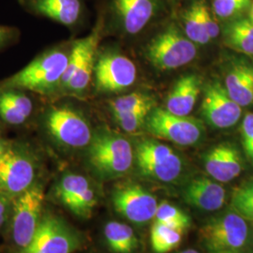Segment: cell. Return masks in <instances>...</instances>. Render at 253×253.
<instances>
[{"label": "cell", "mask_w": 253, "mask_h": 253, "mask_svg": "<svg viewBox=\"0 0 253 253\" xmlns=\"http://www.w3.org/2000/svg\"><path fill=\"white\" fill-rule=\"evenodd\" d=\"M227 46L238 53L253 56V23L250 19H235L224 28Z\"/></svg>", "instance_id": "obj_23"}, {"label": "cell", "mask_w": 253, "mask_h": 253, "mask_svg": "<svg viewBox=\"0 0 253 253\" xmlns=\"http://www.w3.org/2000/svg\"><path fill=\"white\" fill-rule=\"evenodd\" d=\"M205 167L208 174L217 182L234 180L243 171V162L235 145H217L205 155Z\"/></svg>", "instance_id": "obj_16"}, {"label": "cell", "mask_w": 253, "mask_h": 253, "mask_svg": "<svg viewBox=\"0 0 253 253\" xmlns=\"http://www.w3.org/2000/svg\"><path fill=\"white\" fill-rule=\"evenodd\" d=\"M252 3V0H214L213 12L217 18H233L251 8Z\"/></svg>", "instance_id": "obj_30"}, {"label": "cell", "mask_w": 253, "mask_h": 253, "mask_svg": "<svg viewBox=\"0 0 253 253\" xmlns=\"http://www.w3.org/2000/svg\"><path fill=\"white\" fill-rule=\"evenodd\" d=\"M146 55L157 69L169 71L191 62L197 55V47L176 27H171L154 38Z\"/></svg>", "instance_id": "obj_3"}, {"label": "cell", "mask_w": 253, "mask_h": 253, "mask_svg": "<svg viewBox=\"0 0 253 253\" xmlns=\"http://www.w3.org/2000/svg\"><path fill=\"white\" fill-rule=\"evenodd\" d=\"M9 145L8 143L2 139H0V158L4 155V153L7 151V149L9 148Z\"/></svg>", "instance_id": "obj_36"}, {"label": "cell", "mask_w": 253, "mask_h": 253, "mask_svg": "<svg viewBox=\"0 0 253 253\" xmlns=\"http://www.w3.org/2000/svg\"><path fill=\"white\" fill-rule=\"evenodd\" d=\"M183 198L193 208L211 212L223 207L226 191L217 181L197 177L190 181L184 189Z\"/></svg>", "instance_id": "obj_18"}, {"label": "cell", "mask_w": 253, "mask_h": 253, "mask_svg": "<svg viewBox=\"0 0 253 253\" xmlns=\"http://www.w3.org/2000/svg\"><path fill=\"white\" fill-rule=\"evenodd\" d=\"M111 8L128 34H137L152 20L156 0H112Z\"/></svg>", "instance_id": "obj_17"}, {"label": "cell", "mask_w": 253, "mask_h": 253, "mask_svg": "<svg viewBox=\"0 0 253 253\" xmlns=\"http://www.w3.org/2000/svg\"><path fill=\"white\" fill-rule=\"evenodd\" d=\"M204 3V1H194L182 15L185 35L199 45L207 44L211 41L203 17Z\"/></svg>", "instance_id": "obj_25"}, {"label": "cell", "mask_w": 253, "mask_h": 253, "mask_svg": "<svg viewBox=\"0 0 253 253\" xmlns=\"http://www.w3.org/2000/svg\"><path fill=\"white\" fill-rule=\"evenodd\" d=\"M104 236L109 249L114 253H131L138 247L132 228L119 221H110L104 227Z\"/></svg>", "instance_id": "obj_24"}, {"label": "cell", "mask_w": 253, "mask_h": 253, "mask_svg": "<svg viewBox=\"0 0 253 253\" xmlns=\"http://www.w3.org/2000/svg\"><path fill=\"white\" fill-rule=\"evenodd\" d=\"M45 126L54 140L64 146L82 148L89 145L92 140L88 122L68 106L50 108L46 114Z\"/></svg>", "instance_id": "obj_9"}, {"label": "cell", "mask_w": 253, "mask_h": 253, "mask_svg": "<svg viewBox=\"0 0 253 253\" xmlns=\"http://www.w3.org/2000/svg\"><path fill=\"white\" fill-rule=\"evenodd\" d=\"M247 220L233 210L212 218L200 230V237L209 253L239 251L249 237Z\"/></svg>", "instance_id": "obj_5"}, {"label": "cell", "mask_w": 253, "mask_h": 253, "mask_svg": "<svg viewBox=\"0 0 253 253\" xmlns=\"http://www.w3.org/2000/svg\"><path fill=\"white\" fill-rule=\"evenodd\" d=\"M203 17H204L205 26L210 39L211 40L216 39L219 34V27L216 19L213 16V14L211 13V11L209 10L205 3L203 5Z\"/></svg>", "instance_id": "obj_33"}, {"label": "cell", "mask_w": 253, "mask_h": 253, "mask_svg": "<svg viewBox=\"0 0 253 253\" xmlns=\"http://www.w3.org/2000/svg\"><path fill=\"white\" fill-rule=\"evenodd\" d=\"M201 92V82L194 74L179 78L169 93L166 110L173 115L188 117L194 108Z\"/></svg>", "instance_id": "obj_20"}, {"label": "cell", "mask_w": 253, "mask_h": 253, "mask_svg": "<svg viewBox=\"0 0 253 253\" xmlns=\"http://www.w3.org/2000/svg\"><path fill=\"white\" fill-rule=\"evenodd\" d=\"M183 232L163 223L154 222L150 231V242L154 252L167 253L176 249L182 241Z\"/></svg>", "instance_id": "obj_26"}, {"label": "cell", "mask_w": 253, "mask_h": 253, "mask_svg": "<svg viewBox=\"0 0 253 253\" xmlns=\"http://www.w3.org/2000/svg\"><path fill=\"white\" fill-rule=\"evenodd\" d=\"M9 207L6 195L0 191V227L2 226L7 218Z\"/></svg>", "instance_id": "obj_34"}, {"label": "cell", "mask_w": 253, "mask_h": 253, "mask_svg": "<svg viewBox=\"0 0 253 253\" xmlns=\"http://www.w3.org/2000/svg\"><path fill=\"white\" fill-rule=\"evenodd\" d=\"M224 86L232 100L241 107L253 104V68L245 63L232 67L225 78Z\"/></svg>", "instance_id": "obj_21"}, {"label": "cell", "mask_w": 253, "mask_h": 253, "mask_svg": "<svg viewBox=\"0 0 253 253\" xmlns=\"http://www.w3.org/2000/svg\"><path fill=\"white\" fill-rule=\"evenodd\" d=\"M110 107L114 115L142 110L151 111L153 107V100L144 94L132 93L112 100L110 102Z\"/></svg>", "instance_id": "obj_29"}, {"label": "cell", "mask_w": 253, "mask_h": 253, "mask_svg": "<svg viewBox=\"0 0 253 253\" xmlns=\"http://www.w3.org/2000/svg\"><path fill=\"white\" fill-rule=\"evenodd\" d=\"M81 237L62 218L45 214L31 242L20 253H73L81 247Z\"/></svg>", "instance_id": "obj_7"}, {"label": "cell", "mask_w": 253, "mask_h": 253, "mask_svg": "<svg viewBox=\"0 0 253 253\" xmlns=\"http://www.w3.org/2000/svg\"><path fill=\"white\" fill-rule=\"evenodd\" d=\"M136 162L142 174L162 182H172L180 175L183 162L168 145L145 140L136 149Z\"/></svg>", "instance_id": "obj_8"}, {"label": "cell", "mask_w": 253, "mask_h": 253, "mask_svg": "<svg viewBox=\"0 0 253 253\" xmlns=\"http://www.w3.org/2000/svg\"><path fill=\"white\" fill-rule=\"evenodd\" d=\"M32 110V101L23 91L12 88L0 91V118L8 124H23L30 117Z\"/></svg>", "instance_id": "obj_22"}, {"label": "cell", "mask_w": 253, "mask_h": 253, "mask_svg": "<svg viewBox=\"0 0 253 253\" xmlns=\"http://www.w3.org/2000/svg\"><path fill=\"white\" fill-rule=\"evenodd\" d=\"M12 34H13V30L11 28L0 26V44L5 41L9 40Z\"/></svg>", "instance_id": "obj_35"}, {"label": "cell", "mask_w": 253, "mask_h": 253, "mask_svg": "<svg viewBox=\"0 0 253 253\" xmlns=\"http://www.w3.org/2000/svg\"><path fill=\"white\" fill-rule=\"evenodd\" d=\"M101 28L102 22L100 20L90 35L74 43L69 54L68 67L61 83V87L65 90L81 93L88 86L95 69V57Z\"/></svg>", "instance_id": "obj_4"}, {"label": "cell", "mask_w": 253, "mask_h": 253, "mask_svg": "<svg viewBox=\"0 0 253 253\" xmlns=\"http://www.w3.org/2000/svg\"><path fill=\"white\" fill-rule=\"evenodd\" d=\"M96 87L101 92H118L129 87L135 82L137 69L125 55H101L94 69Z\"/></svg>", "instance_id": "obj_12"}, {"label": "cell", "mask_w": 253, "mask_h": 253, "mask_svg": "<svg viewBox=\"0 0 253 253\" xmlns=\"http://www.w3.org/2000/svg\"><path fill=\"white\" fill-rule=\"evenodd\" d=\"M69 54L58 49L46 52L4 82L2 88L32 91L41 95L53 94L61 87Z\"/></svg>", "instance_id": "obj_1"}, {"label": "cell", "mask_w": 253, "mask_h": 253, "mask_svg": "<svg viewBox=\"0 0 253 253\" xmlns=\"http://www.w3.org/2000/svg\"><path fill=\"white\" fill-rule=\"evenodd\" d=\"M154 222L163 223L183 233L191 224L190 217L184 211L167 202H163L158 206Z\"/></svg>", "instance_id": "obj_27"}, {"label": "cell", "mask_w": 253, "mask_h": 253, "mask_svg": "<svg viewBox=\"0 0 253 253\" xmlns=\"http://www.w3.org/2000/svg\"><path fill=\"white\" fill-rule=\"evenodd\" d=\"M201 109L208 124L217 128L235 126L242 116V107L231 99L220 82L208 84Z\"/></svg>", "instance_id": "obj_14"}, {"label": "cell", "mask_w": 253, "mask_h": 253, "mask_svg": "<svg viewBox=\"0 0 253 253\" xmlns=\"http://www.w3.org/2000/svg\"><path fill=\"white\" fill-rule=\"evenodd\" d=\"M179 253H199L197 251H195V250H186V251H183V252H181Z\"/></svg>", "instance_id": "obj_39"}, {"label": "cell", "mask_w": 253, "mask_h": 253, "mask_svg": "<svg viewBox=\"0 0 253 253\" xmlns=\"http://www.w3.org/2000/svg\"><path fill=\"white\" fill-rule=\"evenodd\" d=\"M241 134L245 153L253 165V113H248L245 116Z\"/></svg>", "instance_id": "obj_32"}, {"label": "cell", "mask_w": 253, "mask_h": 253, "mask_svg": "<svg viewBox=\"0 0 253 253\" xmlns=\"http://www.w3.org/2000/svg\"><path fill=\"white\" fill-rule=\"evenodd\" d=\"M242 253L239 251H224V252H217V253Z\"/></svg>", "instance_id": "obj_38"}, {"label": "cell", "mask_w": 253, "mask_h": 253, "mask_svg": "<svg viewBox=\"0 0 253 253\" xmlns=\"http://www.w3.org/2000/svg\"><path fill=\"white\" fill-rule=\"evenodd\" d=\"M20 2L34 14L66 27L75 25L83 12L81 0H20Z\"/></svg>", "instance_id": "obj_19"}, {"label": "cell", "mask_w": 253, "mask_h": 253, "mask_svg": "<svg viewBox=\"0 0 253 253\" xmlns=\"http://www.w3.org/2000/svg\"><path fill=\"white\" fill-rule=\"evenodd\" d=\"M44 191L41 184L34 183L16 197L11 219V235L14 243L22 250L31 242L41 224Z\"/></svg>", "instance_id": "obj_6"}, {"label": "cell", "mask_w": 253, "mask_h": 253, "mask_svg": "<svg viewBox=\"0 0 253 253\" xmlns=\"http://www.w3.org/2000/svg\"><path fill=\"white\" fill-rule=\"evenodd\" d=\"M113 205L127 220L139 224L154 218L159 206L151 192L136 184L123 185L115 190Z\"/></svg>", "instance_id": "obj_13"}, {"label": "cell", "mask_w": 253, "mask_h": 253, "mask_svg": "<svg viewBox=\"0 0 253 253\" xmlns=\"http://www.w3.org/2000/svg\"><path fill=\"white\" fill-rule=\"evenodd\" d=\"M55 194L73 214L84 218L90 217L97 205L95 191L88 180L81 174H65L56 186Z\"/></svg>", "instance_id": "obj_15"}, {"label": "cell", "mask_w": 253, "mask_h": 253, "mask_svg": "<svg viewBox=\"0 0 253 253\" xmlns=\"http://www.w3.org/2000/svg\"><path fill=\"white\" fill-rule=\"evenodd\" d=\"M146 127L154 137L183 146L197 144L203 135V126L197 120L173 115L166 109H156L148 116Z\"/></svg>", "instance_id": "obj_10"}, {"label": "cell", "mask_w": 253, "mask_h": 253, "mask_svg": "<svg viewBox=\"0 0 253 253\" xmlns=\"http://www.w3.org/2000/svg\"><path fill=\"white\" fill-rule=\"evenodd\" d=\"M88 145V163L100 177L112 179L130 170L133 150L123 136L110 130H100L92 136Z\"/></svg>", "instance_id": "obj_2"}, {"label": "cell", "mask_w": 253, "mask_h": 253, "mask_svg": "<svg viewBox=\"0 0 253 253\" xmlns=\"http://www.w3.org/2000/svg\"><path fill=\"white\" fill-rule=\"evenodd\" d=\"M149 110H142L136 112L116 114V118L118 125L126 132H134L144 125L146 118L149 116Z\"/></svg>", "instance_id": "obj_31"}, {"label": "cell", "mask_w": 253, "mask_h": 253, "mask_svg": "<svg viewBox=\"0 0 253 253\" xmlns=\"http://www.w3.org/2000/svg\"><path fill=\"white\" fill-rule=\"evenodd\" d=\"M35 164L20 148L9 146L0 158V191L17 197L35 182Z\"/></svg>", "instance_id": "obj_11"}, {"label": "cell", "mask_w": 253, "mask_h": 253, "mask_svg": "<svg viewBox=\"0 0 253 253\" xmlns=\"http://www.w3.org/2000/svg\"><path fill=\"white\" fill-rule=\"evenodd\" d=\"M250 20L253 23V2L252 3L251 8H250Z\"/></svg>", "instance_id": "obj_37"}, {"label": "cell", "mask_w": 253, "mask_h": 253, "mask_svg": "<svg viewBox=\"0 0 253 253\" xmlns=\"http://www.w3.org/2000/svg\"><path fill=\"white\" fill-rule=\"evenodd\" d=\"M231 208L245 220L253 222V178L233 191Z\"/></svg>", "instance_id": "obj_28"}]
</instances>
